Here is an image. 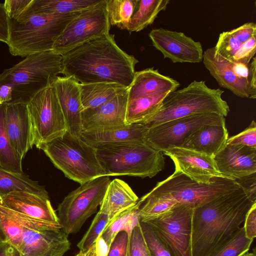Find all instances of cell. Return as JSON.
I'll return each instance as SVG.
<instances>
[{
    "label": "cell",
    "instance_id": "47",
    "mask_svg": "<svg viewBox=\"0 0 256 256\" xmlns=\"http://www.w3.org/2000/svg\"><path fill=\"white\" fill-rule=\"evenodd\" d=\"M244 223L246 237L254 240L256 236V202L252 204L247 212Z\"/></svg>",
    "mask_w": 256,
    "mask_h": 256
},
{
    "label": "cell",
    "instance_id": "1",
    "mask_svg": "<svg viewBox=\"0 0 256 256\" xmlns=\"http://www.w3.org/2000/svg\"><path fill=\"white\" fill-rule=\"evenodd\" d=\"M254 202L240 186L194 208L192 256H212L222 248L240 230Z\"/></svg>",
    "mask_w": 256,
    "mask_h": 256
},
{
    "label": "cell",
    "instance_id": "18",
    "mask_svg": "<svg viewBox=\"0 0 256 256\" xmlns=\"http://www.w3.org/2000/svg\"><path fill=\"white\" fill-rule=\"evenodd\" d=\"M128 89L96 108L82 112L83 132L110 129L125 126Z\"/></svg>",
    "mask_w": 256,
    "mask_h": 256
},
{
    "label": "cell",
    "instance_id": "48",
    "mask_svg": "<svg viewBox=\"0 0 256 256\" xmlns=\"http://www.w3.org/2000/svg\"><path fill=\"white\" fill-rule=\"evenodd\" d=\"M10 19L4 3H0V42L7 44L10 38Z\"/></svg>",
    "mask_w": 256,
    "mask_h": 256
},
{
    "label": "cell",
    "instance_id": "22",
    "mask_svg": "<svg viewBox=\"0 0 256 256\" xmlns=\"http://www.w3.org/2000/svg\"><path fill=\"white\" fill-rule=\"evenodd\" d=\"M5 126L12 146L23 158L34 146L27 105L6 104Z\"/></svg>",
    "mask_w": 256,
    "mask_h": 256
},
{
    "label": "cell",
    "instance_id": "33",
    "mask_svg": "<svg viewBox=\"0 0 256 256\" xmlns=\"http://www.w3.org/2000/svg\"><path fill=\"white\" fill-rule=\"evenodd\" d=\"M168 93L139 98L128 102L126 111L127 124L142 123L158 109Z\"/></svg>",
    "mask_w": 256,
    "mask_h": 256
},
{
    "label": "cell",
    "instance_id": "44",
    "mask_svg": "<svg viewBox=\"0 0 256 256\" xmlns=\"http://www.w3.org/2000/svg\"><path fill=\"white\" fill-rule=\"evenodd\" d=\"M256 52V40L254 36L242 44L232 62L248 64L254 56Z\"/></svg>",
    "mask_w": 256,
    "mask_h": 256
},
{
    "label": "cell",
    "instance_id": "12",
    "mask_svg": "<svg viewBox=\"0 0 256 256\" xmlns=\"http://www.w3.org/2000/svg\"><path fill=\"white\" fill-rule=\"evenodd\" d=\"M210 124H226L224 116L202 114L170 120L148 128L144 142L163 152L170 148L182 147L190 135L202 126Z\"/></svg>",
    "mask_w": 256,
    "mask_h": 256
},
{
    "label": "cell",
    "instance_id": "24",
    "mask_svg": "<svg viewBox=\"0 0 256 256\" xmlns=\"http://www.w3.org/2000/svg\"><path fill=\"white\" fill-rule=\"evenodd\" d=\"M228 138L226 124H206L190 135L182 147L214 157L226 146Z\"/></svg>",
    "mask_w": 256,
    "mask_h": 256
},
{
    "label": "cell",
    "instance_id": "9",
    "mask_svg": "<svg viewBox=\"0 0 256 256\" xmlns=\"http://www.w3.org/2000/svg\"><path fill=\"white\" fill-rule=\"evenodd\" d=\"M240 187L236 180L223 177L215 178L210 184L198 183L174 170L166 180L158 182L150 191L171 197L178 205L194 208Z\"/></svg>",
    "mask_w": 256,
    "mask_h": 256
},
{
    "label": "cell",
    "instance_id": "37",
    "mask_svg": "<svg viewBox=\"0 0 256 256\" xmlns=\"http://www.w3.org/2000/svg\"><path fill=\"white\" fill-rule=\"evenodd\" d=\"M253 240L246 237L242 226L230 241L212 256H240L248 252Z\"/></svg>",
    "mask_w": 256,
    "mask_h": 256
},
{
    "label": "cell",
    "instance_id": "7",
    "mask_svg": "<svg viewBox=\"0 0 256 256\" xmlns=\"http://www.w3.org/2000/svg\"><path fill=\"white\" fill-rule=\"evenodd\" d=\"M52 163L68 178L82 184L106 176L96 148L66 132L62 136L41 145Z\"/></svg>",
    "mask_w": 256,
    "mask_h": 256
},
{
    "label": "cell",
    "instance_id": "41",
    "mask_svg": "<svg viewBox=\"0 0 256 256\" xmlns=\"http://www.w3.org/2000/svg\"><path fill=\"white\" fill-rule=\"evenodd\" d=\"M130 256H152L140 222L132 228L130 242Z\"/></svg>",
    "mask_w": 256,
    "mask_h": 256
},
{
    "label": "cell",
    "instance_id": "51",
    "mask_svg": "<svg viewBox=\"0 0 256 256\" xmlns=\"http://www.w3.org/2000/svg\"><path fill=\"white\" fill-rule=\"evenodd\" d=\"M12 90L10 86L0 85V98L2 104H8L12 98Z\"/></svg>",
    "mask_w": 256,
    "mask_h": 256
},
{
    "label": "cell",
    "instance_id": "21",
    "mask_svg": "<svg viewBox=\"0 0 256 256\" xmlns=\"http://www.w3.org/2000/svg\"><path fill=\"white\" fill-rule=\"evenodd\" d=\"M4 206L32 218L60 224L50 199L24 191L13 192L0 200Z\"/></svg>",
    "mask_w": 256,
    "mask_h": 256
},
{
    "label": "cell",
    "instance_id": "53",
    "mask_svg": "<svg viewBox=\"0 0 256 256\" xmlns=\"http://www.w3.org/2000/svg\"><path fill=\"white\" fill-rule=\"evenodd\" d=\"M6 241L4 236V234H2L1 231L0 230V242Z\"/></svg>",
    "mask_w": 256,
    "mask_h": 256
},
{
    "label": "cell",
    "instance_id": "43",
    "mask_svg": "<svg viewBox=\"0 0 256 256\" xmlns=\"http://www.w3.org/2000/svg\"><path fill=\"white\" fill-rule=\"evenodd\" d=\"M130 242L128 233L120 231L111 244L106 256H130Z\"/></svg>",
    "mask_w": 256,
    "mask_h": 256
},
{
    "label": "cell",
    "instance_id": "16",
    "mask_svg": "<svg viewBox=\"0 0 256 256\" xmlns=\"http://www.w3.org/2000/svg\"><path fill=\"white\" fill-rule=\"evenodd\" d=\"M68 236L62 228L26 227L21 256H62L70 248Z\"/></svg>",
    "mask_w": 256,
    "mask_h": 256
},
{
    "label": "cell",
    "instance_id": "45",
    "mask_svg": "<svg viewBox=\"0 0 256 256\" xmlns=\"http://www.w3.org/2000/svg\"><path fill=\"white\" fill-rule=\"evenodd\" d=\"M229 32L236 40L243 44L256 36V25L254 22L246 23Z\"/></svg>",
    "mask_w": 256,
    "mask_h": 256
},
{
    "label": "cell",
    "instance_id": "13",
    "mask_svg": "<svg viewBox=\"0 0 256 256\" xmlns=\"http://www.w3.org/2000/svg\"><path fill=\"white\" fill-rule=\"evenodd\" d=\"M194 208L178 205L148 222L172 256H192V219Z\"/></svg>",
    "mask_w": 256,
    "mask_h": 256
},
{
    "label": "cell",
    "instance_id": "5",
    "mask_svg": "<svg viewBox=\"0 0 256 256\" xmlns=\"http://www.w3.org/2000/svg\"><path fill=\"white\" fill-rule=\"evenodd\" d=\"M80 12L59 15L22 14L16 19L10 20L7 43L10 52L26 58L52 50L68 24Z\"/></svg>",
    "mask_w": 256,
    "mask_h": 256
},
{
    "label": "cell",
    "instance_id": "55",
    "mask_svg": "<svg viewBox=\"0 0 256 256\" xmlns=\"http://www.w3.org/2000/svg\"><path fill=\"white\" fill-rule=\"evenodd\" d=\"M2 104V102H1L0 98V104Z\"/></svg>",
    "mask_w": 256,
    "mask_h": 256
},
{
    "label": "cell",
    "instance_id": "19",
    "mask_svg": "<svg viewBox=\"0 0 256 256\" xmlns=\"http://www.w3.org/2000/svg\"><path fill=\"white\" fill-rule=\"evenodd\" d=\"M54 89L62 110L67 132L80 138L83 132L81 101L79 83L72 76H56L51 85Z\"/></svg>",
    "mask_w": 256,
    "mask_h": 256
},
{
    "label": "cell",
    "instance_id": "20",
    "mask_svg": "<svg viewBox=\"0 0 256 256\" xmlns=\"http://www.w3.org/2000/svg\"><path fill=\"white\" fill-rule=\"evenodd\" d=\"M214 160L224 178L240 180L256 172V148L226 144Z\"/></svg>",
    "mask_w": 256,
    "mask_h": 256
},
{
    "label": "cell",
    "instance_id": "3",
    "mask_svg": "<svg viewBox=\"0 0 256 256\" xmlns=\"http://www.w3.org/2000/svg\"><path fill=\"white\" fill-rule=\"evenodd\" d=\"M62 72V56L52 50L26 57L0 73V85L10 86L12 90V100L7 104H27Z\"/></svg>",
    "mask_w": 256,
    "mask_h": 256
},
{
    "label": "cell",
    "instance_id": "52",
    "mask_svg": "<svg viewBox=\"0 0 256 256\" xmlns=\"http://www.w3.org/2000/svg\"><path fill=\"white\" fill-rule=\"evenodd\" d=\"M240 256H256V252L254 249V252H246Z\"/></svg>",
    "mask_w": 256,
    "mask_h": 256
},
{
    "label": "cell",
    "instance_id": "39",
    "mask_svg": "<svg viewBox=\"0 0 256 256\" xmlns=\"http://www.w3.org/2000/svg\"><path fill=\"white\" fill-rule=\"evenodd\" d=\"M243 44L232 36L229 31L223 32L220 34L214 48L216 52L222 57L232 61Z\"/></svg>",
    "mask_w": 256,
    "mask_h": 256
},
{
    "label": "cell",
    "instance_id": "46",
    "mask_svg": "<svg viewBox=\"0 0 256 256\" xmlns=\"http://www.w3.org/2000/svg\"><path fill=\"white\" fill-rule=\"evenodd\" d=\"M32 0H6L4 4L10 20L17 18L30 5Z\"/></svg>",
    "mask_w": 256,
    "mask_h": 256
},
{
    "label": "cell",
    "instance_id": "36",
    "mask_svg": "<svg viewBox=\"0 0 256 256\" xmlns=\"http://www.w3.org/2000/svg\"><path fill=\"white\" fill-rule=\"evenodd\" d=\"M109 220L106 208L102 204L94 218L90 228L78 244L80 252L86 253L94 244L108 224Z\"/></svg>",
    "mask_w": 256,
    "mask_h": 256
},
{
    "label": "cell",
    "instance_id": "8",
    "mask_svg": "<svg viewBox=\"0 0 256 256\" xmlns=\"http://www.w3.org/2000/svg\"><path fill=\"white\" fill-rule=\"evenodd\" d=\"M111 182L109 176L96 178L70 192L58 204V217L62 230L76 234L96 210Z\"/></svg>",
    "mask_w": 256,
    "mask_h": 256
},
{
    "label": "cell",
    "instance_id": "4",
    "mask_svg": "<svg viewBox=\"0 0 256 256\" xmlns=\"http://www.w3.org/2000/svg\"><path fill=\"white\" fill-rule=\"evenodd\" d=\"M224 91L208 87L204 80L169 93L156 111L142 124L148 128L191 115L216 114L227 116L230 108L222 96Z\"/></svg>",
    "mask_w": 256,
    "mask_h": 256
},
{
    "label": "cell",
    "instance_id": "42",
    "mask_svg": "<svg viewBox=\"0 0 256 256\" xmlns=\"http://www.w3.org/2000/svg\"><path fill=\"white\" fill-rule=\"evenodd\" d=\"M226 144L256 148V124L254 120H253L250 126L240 134L228 138Z\"/></svg>",
    "mask_w": 256,
    "mask_h": 256
},
{
    "label": "cell",
    "instance_id": "54",
    "mask_svg": "<svg viewBox=\"0 0 256 256\" xmlns=\"http://www.w3.org/2000/svg\"><path fill=\"white\" fill-rule=\"evenodd\" d=\"M76 256H86L85 253L80 252Z\"/></svg>",
    "mask_w": 256,
    "mask_h": 256
},
{
    "label": "cell",
    "instance_id": "35",
    "mask_svg": "<svg viewBox=\"0 0 256 256\" xmlns=\"http://www.w3.org/2000/svg\"><path fill=\"white\" fill-rule=\"evenodd\" d=\"M138 0H106V9L110 25L122 28L132 17Z\"/></svg>",
    "mask_w": 256,
    "mask_h": 256
},
{
    "label": "cell",
    "instance_id": "14",
    "mask_svg": "<svg viewBox=\"0 0 256 256\" xmlns=\"http://www.w3.org/2000/svg\"><path fill=\"white\" fill-rule=\"evenodd\" d=\"M202 61L220 86L229 90L238 96L256 98V90L248 81L249 70L246 65L223 58L214 47L204 52Z\"/></svg>",
    "mask_w": 256,
    "mask_h": 256
},
{
    "label": "cell",
    "instance_id": "31",
    "mask_svg": "<svg viewBox=\"0 0 256 256\" xmlns=\"http://www.w3.org/2000/svg\"><path fill=\"white\" fill-rule=\"evenodd\" d=\"M138 203L140 222L158 218L178 206L173 198L152 191L142 197Z\"/></svg>",
    "mask_w": 256,
    "mask_h": 256
},
{
    "label": "cell",
    "instance_id": "15",
    "mask_svg": "<svg viewBox=\"0 0 256 256\" xmlns=\"http://www.w3.org/2000/svg\"><path fill=\"white\" fill-rule=\"evenodd\" d=\"M148 36L152 46L162 53L164 58L174 63H198L202 61V44L184 33L163 28L152 30Z\"/></svg>",
    "mask_w": 256,
    "mask_h": 256
},
{
    "label": "cell",
    "instance_id": "49",
    "mask_svg": "<svg viewBox=\"0 0 256 256\" xmlns=\"http://www.w3.org/2000/svg\"><path fill=\"white\" fill-rule=\"evenodd\" d=\"M108 250L106 244L100 236L85 254L86 256H106Z\"/></svg>",
    "mask_w": 256,
    "mask_h": 256
},
{
    "label": "cell",
    "instance_id": "28",
    "mask_svg": "<svg viewBox=\"0 0 256 256\" xmlns=\"http://www.w3.org/2000/svg\"><path fill=\"white\" fill-rule=\"evenodd\" d=\"M79 88L83 110L100 106L128 88L118 84L108 82L79 83Z\"/></svg>",
    "mask_w": 256,
    "mask_h": 256
},
{
    "label": "cell",
    "instance_id": "26",
    "mask_svg": "<svg viewBox=\"0 0 256 256\" xmlns=\"http://www.w3.org/2000/svg\"><path fill=\"white\" fill-rule=\"evenodd\" d=\"M138 200V196L124 181L118 178L111 181L101 204L106 208L108 224L118 214L135 206Z\"/></svg>",
    "mask_w": 256,
    "mask_h": 256
},
{
    "label": "cell",
    "instance_id": "34",
    "mask_svg": "<svg viewBox=\"0 0 256 256\" xmlns=\"http://www.w3.org/2000/svg\"><path fill=\"white\" fill-rule=\"evenodd\" d=\"M6 104L0 105V166L11 172L24 173L22 158L12 146L6 130Z\"/></svg>",
    "mask_w": 256,
    "mask_h": 256
},
{
    "label": "cell",
    "instance_id": "11",
    "mask_svg": "<svg viewBox=\"0 0 256 256\" xmlns=\"http://www.w3.org/2000/svg\"><path fill=\"white\" fill-rule=\"evenodd\" d=\"M110 24L106 0L82 11L66 26L52 49L62 56L73 49L110 33Z\"/></svg>",
    "mask_w": 256,
    "mask_h": 256
},
{
    "label": "cell",
    "instance_id": "32",
    "mask_svg": "<svg viewBox=\"0 0 256 256\" xmlns=\"http://www.w3.org/2000/svg\"><path fill=\"white\" fill-rule=\"evenodd\" d=\"M24 215L4 206L0 203V230L6 241L18 250L20 247L22 236L28 224L24 220Z\"/></svg>",
    "mask_w": 256,
    "mask_h": 256
},
{
    "label": "cell",
    "instance_id": "30",
    "mask_svg": "<svg viewBox=\"0 0 256 256\" xmlns=\"http://www.w3.org/2000/svg\"><path fill=\"white\" fill-rule=\"evenodd\" d=\"M169 0H138L128 22L122 28L130 32H140L152 24L158 14L166 10Z\"/></svg>",
    "mask_w": 256,
    "mask_h": 256
},
{
    "label": "cell",
    "instance_id": "17",
    "mask_svg": "<svg viewBox=\"0 0 256 256\" xmlns=\"http://www.w3.org/2000/svg\"><path fill=\"white\" fill-rule=\"evenodd\" d=\"M163 154L172 160L175 170L198 183L210 184L215 178L223 177L212 156L182 147L170 148Z\"/></svg>",
    "mask_w": 256,
    "mask_h": 256
},
{
    "label": "cell",
    "instance_id": "6",
    "mask_svg": "<svg viewBox=\"0 0 256 256\" xmlns=\"http://www.w3.org/2000/svg\"><path fill=\"white\" fill-rule=\"evenodd\" d=\"M106 176H128L152 178L162 171L163 152L144 142H126L96 147Z\"/></svg>",
    "mask_w": 256,
    "mask_h": 256
},
{
    "label": "cell",
    "instance_id": "2",
    "mask_svg": "<svg viewBox=\"0 0 256 256\" xmlns=\"http://www.w3.org/2000/svg\"><path fill=\"white\" fill-rule=\"evenodd\" d=\"M138 60L116 44L110 33L62 56V72L78 83H116L129 88Z\"/></svg>",
    "mask_w": 256,
    "mask_h": 256
},
{
    "label": "cell",
    "instance_id": "25",
    "mask_svg": "<svg viewBox=\"0 0 256 256\" xmlns=\"http://www.w3.org/2000/svg\"><path fill=\"white\" fill-rule=\"evenodd\" d=\"M148 128L142 123L128 124L110 129L84 131L80 138L88 144L98 146L126 142H144Z\"/></svg>",
    "mask_w": 256,
    "mask_h": 256
},
{
    "label": "cell",
    "instance_id": "29",
    "mask_svg": "<svg viewBox=\"0 0 256 256\" xmlns=\"http://www.w3.org/2000/svg\"><path fill=\"white\" fill-rule=\"evenodd\" d=\"M24 191L49 198L44 186L38 181L30 179L24 173H18L7 170L0 166V200L8 194Z\"/></svg>",
    "mask_w": 256,
    "mask_h": 256
},
{
    "label": "cell",
    "instance_id": "27",
    "mask_svg": "<svg viewBox=\"0 0 256 256\" xmlns=\"http://www.w3.org/2000/svg\"><path fill=\"white\" fill-rule=\"evenodd\" d=\"M101 0H32L22 14L59 15L79 12L97 4Z\"/></svg>",
    "mask_w": 256,
    "mask_h": 256
},
{
    "label": "cell",
    "instance_id": "23",
    "mask_svg": "<svg viewBox=\"0 0 256 256\" xmlns=\"http://www.w3.org/2000/svg\"><path fill=\"white\" fill-rule=\"evenodd\" d=\"M177 80L161 74L154 68L136 72L128 88V100L160 94H169L180 86Z\"/></svg>",
    "mask_w": 256,
    "mask_h": 256
},
{
    "label": "cell",
    "instance_id": "10",
    "mask_svg": "<svg viewBox=\"0 0 256 256\" xmlns=\"http://www.w3.org/2000/svg\"><path fill=\"white\" fill-rule=\"evenodd\" d=\"M32 144L38 148L66 132L64 117L54 88L42 90L27 104Z\"/></svg>",
    "mask_w": 256,
    "mask_h": 256
},
{
    "label": "cell",
    "instance_id": "38",
    "mask_svg": "<svg viewBox=\"0 0 256 256\" xmlns=\"http://www.w3.org/2000/svg\"><path fill=\"white\" fill-rule=\"evenodd\" d=\"M120 213L114 218L106 226L100 236L104 240L108 248L117 234L122 231L131 216L137 204Z\"/></svg>",
    "mask_w": 256,
    "mask_h": 256
},
{
    "label": "cell",
    "instance_id": "40",
    "mask_svg": "<svg viewBox=\"0 0 256 256\" xmlns=\"http://www.w3.org/2000/svg\"><path fill=\"white\" fill-rule=\"evenodd\" d=\"M140 224L146 242L152 256H172L154 232L152 227L146 222Z\"/></svg>",
    "mask_w": 256,
    "mask_h": 256
},
{
    "label": "cell",
    "instance_id": "50",
    "mask_svg": "<svg viewBox=\"0 0 256 256\" xmlns=\"http://www.w3.org/2000/svg\"><path fill=\"white\" fill-rule=\"evenodd\" d=\"M0 256H21L20 250L6 241L0 242Z\"/></svg>",
    "mask_w": 256,
    "mask_h": 256
}]
</instances>
